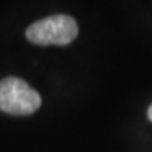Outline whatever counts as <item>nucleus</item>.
Returning a JSON list of instances; mask_svg holds the SVG:
<instances>
[{"label":"nucleus","mask_w":152,"mask_h":152,"mask_svg":"<svg viewBox=\"0 0 152 152\" xmlns=\"http://www.w3.org/2000/svg\"><path fill=\"white\" fill-rule=\"evenodd\" d=\"M79 33L77 23L66 14L45 17L33 23L26 30V37L37 45H68Z\"/></svg>","instance_id":"f257e3e1"},{"label":"nucleus","mask_w":152,"mask_h":152,"mask_svg":"<svg viewBox=\"0 0 152 152\" xmlns=\"http://www.w3.org/2000/svg\"><path fill=\"white\" fill-rule=\"evenodd\" d=\"M41 106V96L20 77L0 80V110L11 115H28Z\"/></svg>","instance_id":"f03ea898"},{"label":"nucleus","mask_w":152,"mask_h":152,"mask_svg":"<svg viewBox=\"0 0 152 152\" xmlns=\"http://www.w3.org/2000/svg\"><path fill=\"white\" fill-rule=\"evenodd\" d=\"M148 118H149V121H152V104L149 106V109H148Z\"/></svg>","instance_id":"7ed1b4c3"}]
</instances>
